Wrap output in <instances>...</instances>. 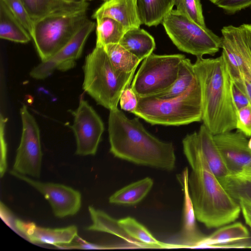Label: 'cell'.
Masks as SVG:
<instances>
[{"label": "cell", "instance_id": "obj_1", "mask_svg": "<svg viewBox=\"0 0 251 251\" xmlns=\"http://www.w3.org/2000/svg\"><path fill=\"white\" fill-rule=\"evenodd\" d=\"M183 150L191 168L188 187L197 220L208 228H218L239 217V203L224 189L210 170L201 148L197 132L182 140Z\"/></svg>", "mask_w": 251, "mask_h": 251}, {"label": "cell", "instance_id": "obj_36", "mask_svg": "<svg viewBox=\"0 0 251 251\" xmlns=\"http://www.w3.org/2000/svg\"><path fill=\"white\" fill-rule=\"evenodd\" d=\"M7 119L2 114L0 119V174L2 177L7 169V144L5 139L4 129Z\"/></svg>", "mask_w": 251, "mask_h": 251}, {"label": "cell", "instance_id": "obj_13", "mask_svg": "<svg viewBox=\"0 0 251 251\" xmlns=\"http://www.w3.org/2000/svg\"><path fill=\"white\" fill-rule=\"evenodd\" d=\"M10 173L40 192L49 201L56 217L73 216L79 211L81 205L79 191L61 184L36 181L14 170Z\"/></svg>", "mask_w": 251, "mask_h": 251}, {"label": "cell", "instance_id": "obj_19", "mask_svg": "<svg viewBox=\"0 0 251 251\" xmlns=\"http://www.w3.org/2000/svg\"><path fill=\"white\" fill-rule=\"evenodd\" d=\"M197 133L201 148L209 168L220 182L230 173L214 141L213 135L203 124Z\"/></svg>", "mask_w": 251, "mask_h": 251}, {"label": "cell", "instance_id": "obj_26", "mask_svg": "<svg viewBox=\"0 0 251 251\" xmlns=\"http://www.w3.org/2000/svg\"><path fill=\"white\" fill-rule=\"evenodd\" d=\"M197 81L194 64L185 57L179 64L177 77L173 85L152 96L163 100L177 97L187 91Z\"/></svg>", "mask_w": 251, "mask_h": 251}, {"label": "cell", "instance_id": "obj_28", "mask_svg": "<svg viewBox=\"0 0 251 251\" xmlns=\"http://www.w3.org/2000/svg\"><path fill=\"white\" fill-rule=\"evenodd\" d=\"M220 183L236 201L251 206V171L229 175Z\"/></svg>", "mask_w": 251, "mask_h": 251}, {"label": "cell", "instance_id": "obj_3", "mask_svg": "<svg viewBox=\"0 0 251 251\" xmlns=\"http://www.w3.org/2000/svg\"><path fill=\"white\" fill-rule=\"evenodd\" d=\"M193 64L201 88L203 124L213 135L235 129L237 109L224 58L197 56Z\"/></svg>", "mask_w": 251, "mask_h": 251}, {"label": "cell", "instance_id": "obj_21", "mask_svg": "<svg viewBox=\"0 0 251 251\" xmlns=\"http://www.w3.org/2000/svg\"><path fill=\"white\" fill-rule=\"evenodd\" d=\"M119 44L141 61L151 54L155 48L153 37L140 27L127 30Z\"/></svg>", "mask_w": 251, "mask_h": 251}, {"label": "cell", "instance_id": "obj_5", "mask_svg": "<svg viewBox=\"0 0 251 251\" xmlns=\"http://www.w3.org/2000/svg\"><path fill=\"white\" fill-rule=\"evenodd\" d=\"M138 99V105L133 113L152 125L178 126L202 121L201 92L198 78L187 91L177 97Z\"/></svg>", "mask_w": 251, "mask_h": 251}, {"label": "cell", "instance_id": "obj_23", "mask_svg": "<svg viewBox=\"0 0 251 251\" xmlns=\"http://www.w3.org/2000/svg\"><path fill=\"white\" fill-rule=\"evenodd\" d=\"M0 37L26 43L31 36L2 0H0Z\"/></svg>", "mask_w": 251, "mask_h": 251}, {"label": "cell", "instance_id": "obj_25", "mask_svg": "<svg viewBox=\"0 0 251 251\" xmlns=\"http://www.w3.org/2000/svg\"><path fill=\"white\" fill-rule=\"evenodd\" d=\"M153 185V180L146 177L118 190L109 198L112 204L133 205L140 202L149 193Z\"/></svg>", "mask_w": 251, "mask_h": 251}, {"label": "cell", "instance_id": "obj_16", "mask_svg": "<svg viewBox=\"0 0 251 251\" xmlns=\"http://www.w3.org/2000/svg\"><path fill=\"white\" fill-rule=\"evenodd\" d=\"M188 176V169L186 168L177 176L184 196L182 227L177 244L178 248L198 247L206 236L199 229L196 223L197 219L189 190Z\"/></svg>", "mask_w": 251, "mask_h": 251}, {"label": "cell", "instance_id": "obj_7", "mask_svg": "<svg viewBox=\"0 0 251 251\" xmlns=\"http://www.w3.org/2000/svg\"><path fill=\"white\" fill-rule=\"evenodd\" d=\"M86 11L54 14L34 22L31 38L42 61L62 49L89 20Z\"/></svg>", "mask_w": 251, "mask_h": 251}, {"label": "cell", "instance_id": "obj_37", "mask_svg": "<svg viewBox=\"0 0 251 251\" xmlns=\"http://www.w3.org/2000/svg\"><path fill=\"white\" fill-rule=\"evenodd\" d=\"M231 90L233 102L237 111L251 103L246 93L232 80Z\"/></svg>", "mask_w": 251, "mask_h": 251}, {"label": "cell", "instance_id": "obj_12", "mask_svg": "<svg viewBox=\"0 0 251 251\" xmlns=\"http://www.w3.org/2000/svg\"><path fill=\"white\" fill-rule=\"evenodd\" d=\"M95 26V23L88 20L62 49L50 58L42 61L33 68L30 72V76L36 79H43L55 70L66 71L74 68Z\"/></svg>", "mask_w": 251, "mask_h": 251}, {"label": "cell", "instance_id": "obj_18", "mask_svg": "<svg viewBox=\"0 0 251 251\" xmlns=\"http://www.w3.org/2000/svg\"><path fill=\"white\" fill-rule=\"evenodd\" d=\"M33 22L44 17L58 14L87 11L88 3L84 0L68 2L64 0H22Z\"/></svg>", "mask_w": 251, "mask_h": 251}, {"label": "cell", "instance_id": "obj_43", "mask_svg": "<svg viewBox=\"0 0 251 251\" xmlns=\"http://www.w3.org/2000/svg\"></svg>", "mask_w": 251, "mask_h": 251}, {"label": "cell", "instance_id": "obj_29", "mask_svg": "<svg viewBox=\"0 0 251 251\" xmlns=\"http://www.w3.org/2000/svg\"><path fill=\"white\" fill-rule=\"evenodd\" d=\"M104 49L113 67L120 72H135L141 61L119 43L108 44L104 46Z\"/></svg>", "mask_w": 251, "mask_h": 251}, {"label": "cell", "instance_id": "obj_14", "mask_svg": "<svg viewBox=\"0 0 251 251\" xmlns=\"http://www.w3.org/2000/svg\"><path fill=\"white\" fill-rule=\"evenodd\" d=\"M230 175L251 171V150L247 137L237 130L213 135Z\"/></svg>", "mask_w": 251, "mask_h": 251}, {"label": "cell", "instance_id": "obj_2", "mask_svg": "<svg viewBox=\"0 0 251 251\" xmlns=\"http://www.w3.org/2000/svg\"><path fill=\"white\" fill-rule=\"evenodd\" d=\"M110 151L133 163L172 171L176 161L175 148L150 133L138 118L129 119L117 108L109 110Z\"/></svg>", "mask_w": 251, "mask_h": 251}, {"label": "cell", "instance_id": "obj_10", "mask_svg": "<svg viewBox=\"0 0 251 251\" xmlns=\"http://www.w3.org/2000/svg\"><path fill=\"white\" fill-rule=\"evenodd\" d=\"M20 114L22 133L13 170L23 175L39 177L43 154L39 127L25 104L21 108Z\"/></svg>", "mask_w": 251, "mask_h": 251}, {"label": "cell", "instance_id": "obj_40", "mask_svg": "<svg viewBox=\"0 0 251 251\" xmlns=\"http://www.w3.org/2000/svg\"><path fill=\"white\" fill-rule=\"evenodd\" d=\"M209 1H210V2H211L212 3H213V4H215L216 3V2L219 1V0H208Z\"/></svg>", "mask_w": 251, "mask_h": 251}, {"label": "cell", "instance_id": "obj_34", "mask_svg": "<svg viewBox=\"0 0 251 251\" xmlns=\"http://www.w3.org/2000/svg\"><path fill=\"white\" fill-rule=\"evenodd\" d=\"M228 14H234L251 6V0H219L215 4Z\"/></svg>", "mask_w": 251, "mask_h": 251}, {"label": "cell", "instance_id": "obj_6", "mask_svg": "<svg viewBox=\"0 0 251 251\" xmlns=\"http://www.w3.org/2000/svg\"><path fill=\"white\" fill-rule=\"evenodd\" d=\"M166 33L177 48L197 56L214 55L222 48L221 37L176 9H172L162 23Z\"/></svg>", "mask_w": 251, "mask_h": 251}, {"label": "cell", "instance_id": "obj_11", "mask_svg": "<svg viewBox=\"0 0 251 251\" xmlns=\"http://www.w3.org/2000/svg\"><path fill=\"white\" fill-rule=\"evenodd\" d=\"M74 123L71 126L76 142L75 154H96L104 130L103 123L93 107L81 97L78 107L71 110Z\"/></svg>", "mask_w": 251, "mask_h": 251}, {"label": "cell", "instance_id": "obj_22", "mask_svg": "<svg viewBox=\"0 0 251 251\" xmlns=\"http://www.w3.org/2000/svg\"><path fill=\"white\" fill-rule=\"evenodd\" d=\"M250 237L247 227L241 223L237 222L219 228L206 237L198 247L225 248L227 244L242 241Z\"/></svg>", "mask_w": 251, "mask_h": 251}, {"label": "cell", "instance_id": "obj_15", "mask_svg": "<svg viewBox=\"0 0 251 251\" xmlns=\"http://www.w3.org/2000/svg\"><path fill=\"white\" fill-rule=\"evenodd\" d=\"M15 228L33 243L52 245L56 247L70 244L77 236V228L71 225L62 228L41 227L32 222L16 219Z\"/></svg>", "mask_w": 251, "mask_h": 251}, {"label": "cell", "instance_id": "obj_41", "mask_svg": "<svg viewBox=\"0 0 251 251\" xmlns=\"http://www.w3.org/2000/svg\"><path fill=\"white\" fill-rule=\"evenodd\" d=\"M248 146H249V148L251 150V137L250 140H249Z\"/></svg>", "mask_w": 251, "mask_h": 251}, {"label": "cell", "instance_id": "obj_17", "mask_svg": "<svg viewBox=\"0 0 251 251\" xmlns=\"http://www.w3.org/2000/svg\"><path fill=\"white\" fill-rule=\"evenodd\" d=\"M107 17L121 23L129 30L140 27V20L136 0H105L94 13L93 18Z\"/></svg>", "mask_w": 251, "mask_h": 251}, {"label": "cell", "instance_id": "obj_8", "mask_svg": "<svg viewBox=\"0 0 251 251\" xmlns=\"http://www.w3.org/2000/svg\"><path fill=\"white\" fill-rule=\"evenodd\" d=\"M222 52L232 80L251 103V24L229 25L221 29Z\"/></svg>", "mask_w": 251, "mask_h": 251}, {"label": "cell", "instance_id": "obj_20", "mask_svg": "<svg viewBox=\"0 0 251 251\" xmlns=\"http://www.w3.org/2000/svg\"><path fill=\"white\" fill-rule=\"evenodd\" d=\"M89 212L92 224L86 227L87 230L106 232L117 236L132 247L147 248L144 244L131 238L119 225L118 220L110 217L103 211L90 206Z\"/></svg>", "mask_w": 251, "mask_h": 251}, {"label": "cell", "instance_id": "obj_24", "mask_svg": "<svg viewBox=\"0 0 251 251\" xmlns=\"http://www.w3.org/2000/svg\"><path fill=\"white\" fill-rule=\"evenodd\" d=\"M142 25L157 26L174 6L173 0H136Z\"/></svg>", "mask_w": 251, "mask_h": 251}, {"label": "cell", "instance_id": "obj_27", "mask_svg": "<svg viewBox=\"0 0 251 251\" xmlns=\"http://www.w3.org/2000/svg\"><path fill=\"white\" fill-rule=\"evenodd\" d=\"M118 222L120 226L131 238L144 244L148 248H176L175 245L158 240L144 226L132 217L122 218L118 220Z\"/></svg>", "mask_w": 251, "mask_h": 251}, {"label": "cell", "instance_id": "obj_9", "mask_svg": "<svg viewBox=\"0 0 251 251\" xmlns=\"http://www.w3.org/2000/svg\"><path fill=\"white\" fill-rule=\"evenodd\" d=\"M183 54L153 53L143 60L130 87L138 97L154 96L171 86L177 78Z\"/></svg>", "mask_w": 251, "mask_h": 251}, {"label": "cell", "instance_id": "obj_42", "mask_svg": "<svg viewBox=\"0 0 251 251\" xmlns=\"http://www.w3.org/2000/svg\"><path fill=\"white\" fill-rule=\"evenodd\" d=\"M65 1H68V2H73V1H75L76 0H64Z\"/></svg>", "mask_w": 251, "mask_h": 251}, {"label": "cell", "instance_id": "obj_39", "mask_svg": "<svg viewBox=\"0 0 251 251\" xmlns=\"http://www.w3.org/2000/svg\"><path fill=\"white\" fill-rule=\"evenodd\" d=\"M0 208L1 215L3 216V219L4 221L6 222L9 226H10V225H12V220H11V217L8 212V210L6 207H5V206L2 204V203H1Z\"/></svg>", "mask_w": 251, "mask_h": 251}, {"label": "cell", "instance_id": "obj_32", "mask_svg": "<svg viewBox=\"0 0 251 251\" xmlns=\"http://www.w3.org/2000/svg\"><path fill=\"white\" fill-rule=\"evenodd\" d=\"M28 31L31 37L33 32V21L29 17L22 0H2Z\"/></svg>", "mask_w": 251, "mask_h": 251}, {"label": "cell", "instance_id": "obj_31", "mask_svg": "<svg viewBox=\"0 0 251 251\" xmlns=\"http://www.w3.org/2000/svg\"><path fill=\"white\" fill-rule=\"evenodd\" d=\"M176 10L196 23L206 26L200 0H173Z\"/></svg>", "mask_w": 251, "mask_h": 251}, {"label": "cell", "instance_id": "obj_33", "mask_svg": "<svg viewBox=\"0 0 251 251\" xmlns=\"http://www.w3.org/2000/svg\"><path fill=\"white\" fill-rule=\"evenodd\" d=\"M236 129L251 137V103L237 111Z\"/></svg>", "mask_w": 251, "mask_h": 251}, {"label": "cell", "instance_id": "obj_35", "mask_svg": "<svg viewBox=\"0 0 251 251\" xmlns=\"http://www.w3.org/2000/svg\"><path fill=\"white\" fill-rule=\"evenodd\" d=\"M122 109L133 113L138 105V97L130 86L126 88L120 98Z\"/></svg>", "mask_w": 251, "mask_h": 251}, {"label": "cell", "instance_id": "obj_4", "mask_svg": "<svg viewBox=\"0 0 251 251\" xmlns=\"http://www.w3.org/2000/svg\"><path fill=\"white\" fill-rule=\"evenodd\" d=\"M82 88L98 104L109 110L117 108L123 91L130 86L135 72L124 73L111 64L104 47L96 45L86 57Z\"/></svg>", "mask_w": 251, "mask_h": 251}, {"label": "cell", "instance_id": "obj_38", "mask_svg": "<svg viewBox=\"0 0 251 251\" xmlns=\"http://www.w3.org/2000/svg\"><path fill=\"white\" fill-rule=\"evenodd\" d=\"M245 221L251 228V206L243 201H239Z\"/></svg>", "mask_w": 251, "mask_h": 251}, {"label": "cell", "instance_id": "obj_30", "mask_svg": "<svg viewBox=\"0 0 251 251\" xmlns=\"http://www.w3.org/2000/svg\"><path fill=\"white\" fill-rule=\"evenodd\" d=\"M96 20V45L104 47L118 44L127 31L121 23L112 18L103 17Z\"/></svg>", "mask_w": 251, "mask_h": 251}]
</instances>
